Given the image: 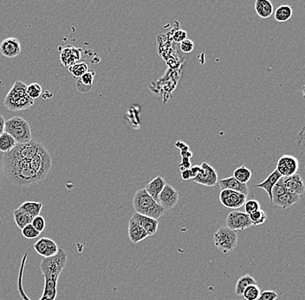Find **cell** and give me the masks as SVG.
Listing matches in <instances>:
<instances>
[{
  "instance_id": "13",
  "label": "cell",
  "mask_w": 305,
  "mask_h": 300,
  "mask_svg": "<svg viewBox=\"0 0 305 300\" xmlns=\"http://www.w3.org/2000/svg\"><path fill=\"white\" fill-rule=\"evenodd\" d=\"M0 52L7 58H14L21 52L20 41L16 37H8L0 44Z\"/></svg>"
},
{
  "instance_id": "38",
  "label": "cell",
  "mask_w": 305,
  "mask_h": 300,
  "mask_svg": "<svg viewBox=\"0 0 305 300\" xmlns=\"http://www.w3.org/2000/svg\"><path fill=\"white\" fill-rule=\"evenodd\" d=\"M194 48V42L190 40V39H186L182 43H180V50L185 53V54L191 53Z\"/></svg>"
},
{
  "instance_id": "36",
  "label": "cell",
  "mask_w": 305,
  "mask_h": 300,
  "mask_svg": "<svg viewBox=\"0 0 305 300\" xmlns=\"http://www.w3.org/2000/svg\"><path fill=\"white\" fill-rule=\"evenodd\" d=\"M285 192H287V191L285 190L284 186H283V181H282V177H281L278 180V182L276 183V185L273 188V190H272V200L278 198L281 195L284 194Z\"/></svg>"
},
{
  "instance_id": "42",
  "label": "cell",
  "mask_w": 305,
  "mask_h": 300,
  "mask_svg": "<svg viewBox=\"0 0 305 300\" xmlns=\"http://www.w3.org/2000/svg\"><path fill=\"white\" fill-rule=\"evenodd\" d=\"M199 171H200V165H194V166H192L191 168H190L193 180L194 179L195 177L198 176Z\"/></svg>"
},
{
  "instance_id": "33",
  "label": "cell",
  "mask_w": 305,
  "mask_h": 300,
  "mask_svg": "<svg viewBox=\"0 0 305 300\" xmlns=\"http://www.w3.org/2000/svg\"><path fill=\"white\" fill-rule=\"evenodd\" d=\"M27 94L32 100L38 99L42 95V87L38 83H31L27 86Z\"/></svg>"
},
{
  "instance_id": "16",
  "label": "cell",
  "mask_w": 305,
  "mask_h": 300,
  "mask_svg": "<svg viewBox=\"0 0 305 300\" xmlns=\"http://www.w3.org/2000/svg\"><path fill=\"white\" fill-rule=\"evenodd\" d=\"M81 49L76 48L74 46H68L63 48V51L61 52L60 55L62 64L69 68L76 64L78 60L81 59Z\"/></svg>"
},
{
  "instance_id": "29",
  "label": "cell",
  "mask_w": 305,
  "mask_h": 300,
  "mask_svg": "<svg viewBox=\"0 0 305 300\" xmlns=\"http://www.w3.org/2000/svg\"><path fill=\"white\" fill-rule=\"evenodd\" d=\"M233 177L244 184H247L251 177V172L246 166H240L233 172Z\"/></svg>"
},
{
  "instance_id": "19",
  "label": "cell",
  "mask_w": 305,
  "mask_h": 300,
  "mask_svg": "<svg viewBox=\"0 0 305 300\" xmlns=\"http://www.w3.org/2000/svg\"><path fill=\"white\" fill-rule=\"evenodd\" d=\"M166 184V183L164 178L162 176H158L152 180L150 183H147L144 189L151 198L158 202L159 196L162 193V190L164 189Z\"/></svg>"
},
{
  "instance_id": "31",
  "label": "cell",
  "mask_w": 305,
  "mask_h": 300,
  "mask_svg": "<svg viewBox=\"0 0 305 300\" xmlns=\"http://www.w3.org/2000/svg\"><path fill=\"white\" fill-rule=\"evenodd\" d=\"M261 289L257 285H251L248 286L243 293L246 300H257L261 294Z\"/></svg>"
},
{
  "instance_id": "46",
  "label": "cell",
  "mask_w": 305,
  "mask_h": 300,
  "mask_svg": "<svg viewBox=\"0 0 305 300\" xmlns=\"http://www.w3.org/2000/svg\"><path fill=\"white\" fill-rule=\"evenodd\" d=\"M180 155H181L182 157H188V158L193 157V153H192L191 151H189V150L180 151Z\"/></svg>"
},
{
  "instance_id": "30",
  "label": "cell",
  "mask_w": 305,
  "mask_h": 300,
  "mask_svg": "<svg viewBox=\"0 0 305 300\" xmlns=\"http://www.w3.org/2000/svg\"><path fill=\"white\" fill-rule=\"evenodd\" d=\"M88 71V64L86 62H77L69 68V72L73 75L76 78H81L84 74Z\"/></svg>"
},
{
  "instance_id": "17",
  "label": "cell",
  "mask_w": 305,
  "mask_h": 300,
  "mask_svg": "<svg viewBox=\"0 0 305 300\" xmlns=\"http://www.w3.org/2000/svg\"><path fill=\"white\" fill-rule=\"evenodd\" d=\"M219 184H220V187H221V191H223V190H230V191L242 193V194L246 195L247 197L249 194V189H248L247 184L240 183L238 180L234 178L233 176H230V177H227V178L221 179L219 182Z\"/></svg>"
},
{
  "instance_id": "44",
  "label": "cell",
  "mask_w": 305,
  "mask_h": 300,
  "mask_svg": "<svg viewBox=\"0 0 305 300\" xmlns=\"http://www.w3.org/2000/svg\"><path fill=\"white\" fill-rule=\"evenodd\" d=\"M5 130V120L3 115H0V136L2 135Z\"/></svg>"
},
{
  "instance_id": "35",
  "label": "cell",
  "mask_w": 305,
  "mask_h": 300,
  "mask_svg": "<svg viewBox=\"0 0 305 300\" xmlns=\"http://www.w3.org/2000/svg\"><path fill=\"white\" fill-rule=\"evenodd\" d=\"M22 234L26 238L35 239L38 237L41 233H39L37 229H35V227L31 224H29L23 228Z\"/></svg>"
},
{
  "instance_id": "34",
  "label": "cell",
  "mask_w": 305,
  "mask_h": 300,
  "mask_svg": "<svg viewBox=\"0 0 305 300\" xmlns=\"http://www.w3.org/2000/svg\"><path fill=\"white\" fill-rule=\"evenodd\" d=\"M260 209H261V205L257 200L251 199V200L246 201L245 203V211H246L245 213H247L249 216Z\"/></svg>"
},
{
  "instance_id": "25",
  "label": "cell",
  "mask_w": 305,
  "mask_h": 300,
  "mask_svg": "<svg viewBox=\"0 0 305 300\" xmlns=\"http://www.w3.org/2000/svg\"><path fill=\"white\" fill-rule=\"evenodd\" d=\"M42 208H43L42 202L26 201L19 206V209H22L23 211H25L34 219L35 217L40 216Z\"/></svg>"
},
{
  "instance_id": "26",
  "label": "cell",
  "mask_w": 305,
  "mask_h": 300,
  "mask_svg": "<svg viewBox=\"0 0 305 300\" xmlns=\"http://www.w3.org/2000/svg\"><path fill=\"white\" fill-rule=\"evenodd\" d=\"M13 216H14L15 223L21 230L27 225L31 224L32 220H33L31 216H29L28 214H26L25 211H23L22 209H20L14 210Z\"/></svg>"
},
{
  "instance_id": "2",
  "label": "cell",
  "mask_w": 305,
  "mask_h": 300,
  "mask_svg": "<svg viewBox=\"0 0 305 300\" xmlns=\"http://www.w3.org/2000/svg\"><path fill=\"white\" fill-rule=\"evenodd\" d=\"M27 256L28 253H25V255L23 256L17 284L19 295L23 300H31L27 297L23 288V274L26 267ZM67 259L68 255L66 252L63 249H59L58 252L55 256L44 258L42 260L40 269L44 278V288L43 295L40 300H55L57 295V281L59 276L66 266Z\"/></svg>"
},
{
  "instance_id": "11",
  "label": "cell",
  "mask_w": 305,
  "mask_h": 300,
  "mask_svg": "<svg viewBox=\"0 0 305 300\" xmlns=\"http://www.w3.org/2000/svg\"><path fill=\"white\" fill-rule=\"evenodd\" d=\"M179 201V192L170 184H166L159 196L158 203L166 210L173 209Z\"/></svg>"
},
{
  "instance_id": "37",
  "label": "cell",
  "mask_w": 305,
  "mask_h": 300,
  "mask_svg": "<svg viewBox=\"0 0 305 300\" xmlns=\"http://www.w3.org/2000/svg\"><path fill=\"white\" fill-rule=\"evenodd\" d=\"M31 225L35 227V229H37L39 233H42L44 230V227H45V220H44L43 216H38L37 217H35L32 220V223Z\"/></svg>"
},
{
  "instance_id": "45",
  "label": "cell",
  "mask_w": 305,
  "mask_h": 300,
  "mask_svg": "<svg viewBox=\"0 0 305 300\" xmlns=\"http://www.w3.org/2000/svg\"><path fill=\"white\" fill-rule=\"evenodd\" d=\"M175 146H176L177 148H179L180 149V151H185V150H189V148H188V146L186 145V144L182 143V142H180V141H178L176 144H175Z\"/></svg>"
},
{
  "instance_id": "4",
  "label": "cell",
  "mask_w": 305,
  "mask_h": 300,
  "mask_svg": "<svg viewBox=\"0 0 305 300\" xmlns=\"http://www.w3.org/2000/svg\"><path fill=\"white\" fill-rule=\"evenodd\" d=\"M33 104L34 100L27 94V85L23 81H16L4 99V106L14 112L28 109Z\"/></svg>"
},
{
  "instance_id": "6",
  "label": "cell",
  "mask_w": 305,
  "mask_h": 300,
  "mask_svg": "<svg viewBox=\"0 0 305 300\" xmlns=\"http://www.w3.org/2000/svg\"><path fill=\"white\" fill-rule=\"evenodd\" d=\"M213 242L221 252L226 253L238 245V235L235 231L231 230L227 227H222L213 235Z\"/></svg>"
},
{
  "instance_id": "3",
  "label": "cell",
  "mask_w": 305,
  "mask_h": 300,
  "mask_svg": "<svg viewBox=\"0 0 305 300\" xmlns=\"http://www.w3.org/2000/svg\"><path fill=\"white\" fill-rule=\"evenodd\" d=\"M133 207L136 213L156 220L162 217L166 211L147 194L145 189L139 190L135 194L133 198Z\"/></svg>"
},
{
  "instance_id": "41",
  "label": "cell",
  "mask_w": 305,
  "mask_h": 300,
  "mask_svg": "<svg viewBox=\"0 0 305 300\" xmlns=\"http://www.w3.org/2000/svg\"><path fill=\"white\" fill-rule=\"evenodd\" d=\"M192 167L191 162H190V158L188 157H182V161L180 163V171H184L187 169H190Z\"/></svg>"
},
{
  "instance_id": "15",
  "label": "cell",
  "mask_w": 305,
  "mask_h": 300,
  "mask_svg": "<svg viewBox=\"0 0 305 300\" xmlns=\"http://www.w3.org/2000/svg\"><path fill=\"white\" fill-rule=\"evenodd\" d=\"M131 218L134 221H136V223L147 232L149 236L156 234L159 226L158 220L151 218L148 216H142L138 213H134Z\"/></svg>"
},
{
  "instance_id": "12",
  "label": "cell",
  "mask_w": 305,
  "mask_h": 300,
  "mask_svg": "<svg viewBox=\"0 0 305 300\" xmlns=\"http://www.w3.org/2000/svg\"><path fill=\"white\" fill-rule=\"evenodd\" d=\"M35 251L44 258L55 256L58 252L59 248L53 240L50 238H41L34 244Z\"/></svg>"
},
{
  "instance_id": "1",
  "label": "cell",
  "mask_w": 305,
  "mask_h": 300,
  "mask_svg": "<svg viewBox=\"0 0 305 300\" xmlns=\"http://www.w3.org/2000/svg\"><path fill=\"white\" fill-rule=\"evenodd\" d=\"M52 168V157L44 145L35 140L16 147L3 156L4 175L12 184L29 187L45 179Z\"/></svg>"
},
{
  "instance_id": "24",
  "label": "cell",
  "mask_w": 305,
  "mask_h": 300,
  "mask_svg": "<svg viewBox=\"0 0 305 300\" xmlns=\"http://www.w3.org/2000/svg\"><path fill=\"white\" fill-rule=\"evenodd\" d=\"M251 285H257V282L256 281V279L253 277H251L250 275H243L238 279V281L236 283V295L237 296H242L245 290L247 289L248 286H251Z\"/></svg>"
},
{
  "instance_id": "27",
  "label": "cell",
  "mask_w": 305,
  "mask_h": 300,
  "mask_svg": "<svg viewBox=\"0 0 305 300\" xmlns=\"http://www.w3.org/2000/svg\"><path fill=\"white\" fill-rule=\"evenodd\" d=\"M293 14V10L290 5L283 4L277 8L275 11V19L279 23H284L289 21Z\"/></svg>"
},
{
  "instance_id": "43",
  "label": "cell",
  "mask_w": 305,
  "mask_h": 300,
  "mask_svg": "<svg viewBox=\"0 0 305 300\" xmlns=\"http://www.w3.org/2000/svg\"><path fill=\"white\" fill-rule=\"evenodd\" d=\"M181 177H182V179L183 180L193 179L190 169H187V170L182 171V172H181Z\"/></svg>"
},
{
  "instance_id": "22",
  "label": "cell",
  "mask_w": 305,
  "mask_h": 300,
  "mask_svg": "<svg viewBox=\"0 0 305 300\" xmlns=\"http://www.w3.org/2000/svg\"><path fill=\"white\" fill-rule=\"evenodd\" d=\"M255 11L261 19H268L273 14V4L269 0H257L255 2Z\"/></svg>"
},
{
  "instance_id": "47",
  "label": "cell",
  "mask_w": 305,
  "mask_h": 300,
  "mask_svg": "<svg viewBox=\"0 0 305 300\" xmlns=\"http://www.w3.org/2000/svg\"><path fill=\"white\" fill-rule=\"evenodd\" d=\"M302 90H303V96H304V98H305V85L303 87V88H302Z\"/></svg>"
},
{
  "instance_id": "10",
  "label": "cell",
  "mask_w": 305,
  "mask_h": 300,
  "mask_svg": "<svg viewBox=\"0 0 305 300\" xmlns=\"http://www.w3.org/2000/svg\"><path fill=\"white\" fill-rule=\"evenodd\" d=\"M299 168V162L297 157L291 155H283L277 164V171L282 176H291L297 174Z\"/></svg>"
},
{
  "instance_id": "8",
  "label": "cell",
  "mask_w": 305,
  "mask_h": 300,
  "mask_svg": "<svg viewBox=\"0 0 305 300\" xmlns=\"http://www.w3.org/2000/svg\"><path fill=\"white\" fill-rule=\"evenodd\" d=\"M226 227L231 230H245L252 226L249 215L241 211H233L228 214Z\"/></svg>"
},
{
  "instance_id": "7",
  "label": "cell",
  "mask_w": 305,
  "mask_h": 300,
  "mask_svg": "<svg viewBox=\"0 0 305 300\" xmlns=\"http://www.w3.org/2000/svg\"><path fill=\"white\" fill-rule=\"evenodd\" d=\"M247 198L246 195L230 190H223L220 194L221 204L227 209H237L241 208L246 203Z\"/></svg>"
},
{
  "instance_id": "23",
  "label": "cell",
  "mask_w": 305,
  "mask_h": 300,
  "mask_svg": "<svg viewBox=\"0 0 305 300\" xmlns=\"http://www.w3.org/2000/svg\"><path fill=\"white\" fill-rule=\"evenodd\" d=\"M95 77V72L88 70L77 82V88L81 93H87L92 88L93 81Z\"/></svg>"
},
{
  "instance_id": "18",
  "label": "cell",
  "mask_w": 305,
  "mask_h": 300,
  "mask_svg": "<svg viewBox=\"0 0 305 300\" xmlns=\"http://www.w3.org/2000/svg\"><path fill=\"white\" fill-rule=\"evenodd\" d=\"M149 235L147 234V232L144 230L143 228L140 227L136 221L130 218L129 224V237L130 242L136 244L143 241Z\"/></svg>"
},
{
  "instance_id": "5",
  "label": "cell",
  "mask_w": 305,
  "mask_h": 300,
  "mask_svg": "<svg viewBox=\"0 0 305 300\" xmlns=\"http://www.w3.org/2000/svg\"><path fill=\"white\" fill-rule=\"evenodd\" d=\"M4 132L10 134L17 144L28 143L31 140L30 126L23 118L13 117L5 121Z\"/></svg>"
},
{
  "instance_id": "32",
  "label": "cell",
  "mask_w": 305,
  "mask_h": 300,
  "mask_svg": "<svg viewBox=\"0 0 305 300\" xmlns=\"http://www.w3.org/2000/svg\"><path fill=\"white\" fill-rule=\"evenodd\" d=\"M249 216H250L252 226H258V225L265 224V221L267 219L266 213L261 209L257 210L256 212H254L253 214H251Z\"/></svg>"
},
{
  "instance_id": "39",
  "label": "cell",
  "mask_w": 305,
  "mask_h": 300,
  "mask_svg": "<svg viewBox=\"0 0 305 300\" xmlns=\"http://www.w3.org/2000/svg\"><path fill=\"white\" fill-rule=\"evenodd\" d=\"M188 39V33L187 31H185L183 29H178L173 35V40L175 43H182L183 41Z\"/></svg>"
},
{
  "instance_id": "9",
  "label": "cell",
  "mask_w": 305,
  "mask_h": 300,
  "mask_svg": "<svg viewBox=\"0 0 305 300\" xmlns=\"http://www.w3.org/2000/svg\"><path fill=\"white\" fill-rule=\"evenodd\" d=\"M195 183L206 187H214L217 184L218 174L216 171L206 162L200 165L198 176L194 179Z\"/></svg>"
},
{
  "instance_id": "20",
  "label": "cell",
  "mask_w": 305,
  "mask_h": 300,
  "mask_svg": "<svg viewBox=\"0 0 305 300\" xmlns=\"http://www.w3.org/2000/svg\"><path fill=\"white\" fill-rule=\"evenodd\" d=\"M282 177L281 174L279 172H277V170L273 171V172L269 175L268 177L262 183H258L257 185H255L256 188H260L266 191V193L268 194L269 198L271 201H272V190L274 186L276 185V183L278 182V180Z\"/></svg>"
},
{
  "instance_id": "40",
  "label": "cell",
  "mask_w": 305,
  "mask_h": 300,
  "mask_svg": "<svg viewBox=\"0 0 305 300\" xmlns=\"http://www.w3.org/2000/svg\"><path fill=\"white\" fill-rule=\"evenodd\" d=\"M277 296V293L274 291H262L257 300H276Z\"/></svg>"
},
{
  "instance_id": "21",
  "label": "cell",
  "mask_w": 305,
  "mask_h": 300,
  "mask_svg": "<svg viewBox=\"0 0 305 300\" xmlns=\"http://www.w3.org/2000/svg\"><path fill=\"white\" fill-rule=\"evenodd\" d=\"M300 199V196L291 193V192H285L284 194L281 195L276 199H273L272 202L277 206H279L280 208L283 209H289L291 206H293L295 203H297Z\"/></svg>"
},
{
  "instance_id": "28",
  "label": "cell",
  "mask_w": 305,
  "mask_h": 300,
  "mask_svg": "<svg viewBox=\"0 0 305 300\" xmlns=\"http://www.w3.org/2000/svg\"><path fill=\"white\" fill-rule=\"evenodd\" d=\"M16 145H17V142L15 141V139L6 132H4L2 135L0 136V151L1 152L7 153L16 147Z\"/></svg>"
},
{
  "instance_id": "14",
  "label": "cell",
  "mask_w": 305,
  "mask_h": 300,
  "mask_svg": "<svg viewBox=\"0 0 305 300\" xmlns=\"http://www.w3.org/2000/svg\"><path fill=\"white\" fill-rule=\"evenodd\" d=\"M282 181L285 190L288 192L301 196L305 191L304 180L298 174L291 176H282Z\"/></svg>"
}]
</instances>
